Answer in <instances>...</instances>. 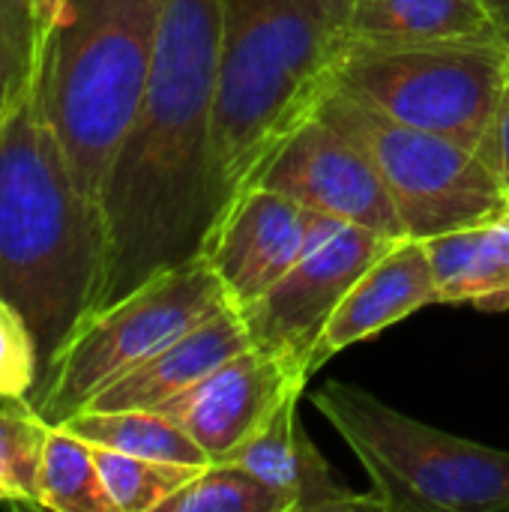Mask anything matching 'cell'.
I'll use <instances>...</instances> for the list:
<instances>
[{
    "label": "cell",
    "mask_w": 509,
    "mask_h": 512,
    "mask_svg": "<svg viewBox=\"0 0 509 512\" xmlns=\"http://www.w3.org/2000/svg\"><path fill=\"white\" fill-rule=\"evenodd\" d=\"M216 78L219 0H165L147 90L102 192L108 249L93 312L204 255L219 222Z\"/></svg>",
    "instance_id": "cell-1"
},
{
    "label": "cell",
    "mask_w": 509,
    "mask_h": 512,
    "mask_svg": "<svg viewBox=\"0 0 509 512\" xmlns=\"http://www.w3.org/2000/svg\"><path fill=\"white\" fill-rule=\"evenodd\" d=\"M105 249L102 210L81 192L30 84L0 123V297L27 318L42 378L99 303Z\"/></svg>",
    "instance_id": "cell-2"
},
{
    "label": "cell",
    "mask_w": 509,
    "mask_h": 512,
    "mask_svg": "<svg viewBox=\"0 0 509 512\" xmlns=\"http://www.w3.org/2000/svg\"><path fill=\"white\" fill-rule=\"evenodd\" d=\"M348 15L351 0H219V219L315 117L351 42Z\"/></svg>",
    "instance_id": "cell-3"
},
{
    "label": "cell",
    "mask_w": 509,
    "mask_h": 512,
    "mask_svg": "<svg viewBox=\"0 0 509 512\" xmlns=\"http://www.w3.org/2000/svg\"><path fill=\"white\" fill-rule=\"evenodd\" d=\"M162 6L165 0H63L42 30L33 87L81 192L99 210L147 90Z\"/></svg>",
    "instance_id": "cell-4"
},
{
    "label": "cell",
    "mask_w": 509,
    "mask_h": 512,
    "mask_svg": "<svg viewBox=\"0 0 509 512\" xmlns=\"http://www.w3.org/2000/svg\"><path fill=\"white\" fill-rule=\"evenodd\" d=\"M309 399L366 468L378 510L509 512L507 450L441 432L348 381Z\"/></svg>",
    "instance_id": "cell-5"
},
{
    "label": "cell",
    "mask_w": 509,
    "mask_h": 512,
    "mask_svg": "<svg viewBox=\"0 0 509 512\" xmlns=\"http://www.w3.org/2000/svg\"><path fill=\"white\" fill-rule=\"evenodd\" d=\"M315 114L372 159L405 237L429 240L509 213V189L465 144L399 123L336 84Z\"/></svg>",
    "instance_id": "cell-6"
},
{
    "label": "cell",
    "mask_w": 509,
    "mask_h": 512,
    "mask_svg": "<svg viewBox=\"0 0 509 512\" xmlns=\"http://www.w3.org/2000/svg\"><path fill=\"white\" fill-rule=\"evenodd\" d=\"M228 303L231 300L207 258H195L153 276L129 297L87 315L78 324L36 387L30 405L48 426H63L111 381Z\"/></svg>",
    "instance_id": "cell-7"
},
{
    "label": "cell",
    "mask_w": 509,
    "mask_h": 512,
    "mask_svg": "<svg viewBox=\"0 0 509 512\" xmlns=\"http://www.w3.org/2000/svg\"><path fill=\"white\" fill-rule=\"evenodd\" d=\"M509 81V45H363L348 42L333 84L387 117L477 153Z\"/></svg>",
    "instance_id": "cell-8"
},
{
    "label": "cell",
    "mask_w": 509,
    "mask_h": 512,
    "mask_svg": "<svg viewBox=\"0 0 509 512\" xmlns=\"http://www.w3.org/2000/svg\"><path fill=\"white\" fill-rule=\"evenodd\" d=\"M393 243L387 234L348 222L321 246L306 249L264 297L240 309L252 345L309 381L318 369V342L342 297Z\"/></svg>",
    "instance_id": "cell-9"
},
{
    "label": "cell",
    "mask_w": 509,
    "mask_h": 512,
    "mask_svg": "<svg viewBox=\"0 0 509 512\" xmlns=\"http://www.w3.org/2000/svg\"><path fill=\"white\" fill-rule=\"evenodd\" d=\"M255 186H267L309 210L339 216L393 240L405 237L402 219L372 159L318 114L276 150Z\"/></svg>",
    "instance_id": "cell-10"
},
{
    "label": "cell",
    "mask_w": 509,
    "mask_h": 512,
    "mask_svg": "<svg viewBox=\"0 0 509 512\" xmlns=\"http://www.w3.org/2000/svg\"><path fill=\"white\" fill-rule=\"evenodd\" d=\"M303 387V378L252 345L195 387L162 402L156 411L171 417L210 456V462H225L291 393H303Z\"/></svg>",
    "instance_id": "cell-11"
},
{
    "label": "cell",
    "mask_w": 509,
    "mask_h": 512,
    "mask_svg": "<svg viewBox=\"0 0 509 512\" xmlns=\"http://www.w3.org/2000/svg\"><path fill=\"white\" fill-rule=\"evenodd\" d=\"M306 207L267 186L246 189L219 219L204 246L231 306L246 309L264 297L303 255Z\"/></svg>",
    "instance_id": "cell-12"
},
{
    "label": "cell",
    "mask_w": 509,
    "mask_h": 512,
    "mask_svg": "<svg viewBox=\"0 0 509 512\" xmlns=\"http://www.w3.org/2000/svg\"><path fill=\"white\" fill-rule=\"evenodd\" d=\"M432 303H441V288L426 243L396 240L342 297L318 342V366Z\"/></svg>",
    "instance_id": "cell-13"
},
{
    "label": "cell",
    "mask_w": 509,
    "mask_h": 512,
    "mask_svg": "<svg viewBox=\"0 0 509 512\" xmlns=\"http://www.w3.org/2000/svg\"><path fill=\"white\" fill-rule=\"evenodd\" d=\"M252 348L246 321L237 306H222L180 339L111 381L84 411H123V408H159L177 393L195 387L213 369Z\"/></svg>",
    "instance_id": "cell-14"
},
{
    "label": "cell",
    "mask_w": 509,
    "mask_h": 512,
    "mask_svg": "<svg viewBox=\"0 0 509 512\" xmlns=\"http://www.w3.org/2000/svg\"><path fill=\"white\" fill-rule=\"evenodd\" d=\"M348 39L363 45H507L480 0H351Z\"/></svg>",
    "instance_id": "cell-15"
},
{
    "label": "cell",
    "mask_w": 509,
    "mask_h": 512,
    "mask_svg": "<svg viewBox=\"0 0 509 512\" xmlns=\"http://www.w3.org/2000/svg\"><path fill=\"white\" fill-rule=\"evenodd\" d=\"M441 303H471L486 312L509 309V213L423 240Z\"/></svg>",
    "instance_id": "cell-16"
},
{
    "label": "cell",
    "mask_w": 509,
    "mask_h": 512,
    "mask_svg": "<svg viewBox=\"0 0 509 512\" xmlns=\"http://www.w3.org/2000/svg\"><path fill=\"white\" fill-rule=\"evenodd\" d=\"M72 435L87 441L90 447L207 468L210 456L162 411L156 408H123V411H81L63 423Z\"/></svg>",
    "instance_id": "cell-17"
},
{
    "label": "cell",
    "mask_w": 509,
    "mask_h": 512,
    "mask_svg": "<svg viewBox=\"0 0 509 512\" xmlns=\"http://www.w3.org/2000/svg\"><path fill=\"white\" fill-rule=\"evenodd\" d=\"M39 507L54 512H117L93 447L63 426H48L39 465Z\"/></svg>",
    "instance_id": "cell-18"
},
{
    "label": "cell",
    "mask_w": 509,
    "mask_h": 512,
    "mask_svg": "<svg viewBox=\"0 0 509 512\" xmlns=\"http://www.w3.org/2000/svg\"><path fill=\"white\" fill-rule=\"evenodd\" d=\"M159 512H294V501L234 462H210Z\"/></svg>",
    "instance_id": "cell-19"
},
{
    "label": "cell",
    "mask_w": 509,
    "mask_h": 512,
    "mask_svg": "<svg viewBox=\"0 0 509 512\" xmlns=\"http://www.w3.org/2000/svg\"><path fill=\"white\" fill-rule=\"evenodd\" d=\"M93 456L117 512H159L171 495H177L201 471L192 465L156 462L102 447H93Z\"/></svg>",
    "instance_id": "cell-20"
},
{
    "label": "cell",
    "mask_w": 509,
    "mask_h": 512,
    "mask_svg": "<svg viewBox=\"0 0 509 512\" xmlns=\"http://www.w3.org/2000/svg\"><path fill=\"white\" fill-rule=\"evenodd\" d=\"M48 438V423L36 408L0 402V489L21 507H39V465Z\"/></svg>",
    "instance_id": "cell-21"
},
{
    "label": "cell",
    "mask_w": 509,
    "mask_h": 512,
    "mask_svg": "<svg viewBox=\"0 0 509 512\" xmlns=\"http://www.w3.org/2000/svg\"><path fill=\"white\" fill-rule=\"evenodd\" d=\"M300 393H291L276 414L243 444L237 447L225 462H234L273 489L291 495L297 510V471H300V414H297Z\"/></svg>",
    "instance_id": "cell-22"
},
{
    "label": "cell",
    "mask_w": 509,
    "mask_h": 512,
    "mask_svg": "<svg viewBox=\"0 0 509 512\" xmlns=\"http://www.w3.org/2000/svg\"><path fill=\"white\" fill-rule=\"evenodd\" d=\"M42 30L36 0H0V123L36 78Z\"/></svg>",
    "instance_id": "cell-23"
},
{
    "label": "cell",
    "mask_w": 509,
    "mask_h": 512,
    "mask_svg": "<svg viewBox=\"0 0 509 512\" xmlns=\"http://www.w3.org/2000/svg\"><path fill=\"white\" fill-rule=\"evenodd\" d=\"M39 381V342L27 318L9 300L0 297V402H30Z\"/></svg>",
    "instance_id": "cell-24"
},
{
    "label": "cell",
    "mask_w": 509,
    "mask_h": 512,
    "mask_svg": "<svg viewBox=\"0 0 509 512\" xmlns=\"http://www.w3.org/2000/svg\"><path fill=\"white\" fill-rule=\"evenodd\" d=\"M477 156L498 174V180L509 189V81L501 93V102L495 108V117L489 123V132L483 144L477 147Z\"/></svg>",
    "instance_id": "cell-25"
},
{
    "label": "cell",
    "mask_w": 509,
    "mask_h": 512,
    "mask_svg": "<svg viewBox=\"0 0 509 512\" xmlns=\"http://www.w3.org/2000/svg\"><path fill=\"white\" fill-rule=\"evenodd\" d=\"M480 3H483V9L492 15V21L498 24L504 42L509 45V0H480Z\"/></svg>",
    "instance_id": "cell-26"
},
{
    "label": "cell",
    "mask_w": 509,
    "mask_h": 512,
    "mask_svg": "<svg viewBox=\"0 0 509 512\" xmlns=\"http://www.w3.org/2000/svg\"><path fill=\"white\" fill-rule=\"evenodd\" d=\"M39 3V12H42V27L54 18V12L63 6V0H36Z\"/></svg>",
    "instance_id": "cell-27"
},
{
    "label": "cell",
    "mask_w": 509,
    "mask_h": 512,
    "mask_svg": "<svg viewBox=\"0 0 509 512\" xmlns=\"http://www.w3.org/2000/svg\"><path fill=\"white\" fill-rule=\"evenodd\" d=\"M0 504H12V498H9V495H6L3 489H0Z\"/></svg>",
    "instance_id": "cell-28"
}]
</instances>
